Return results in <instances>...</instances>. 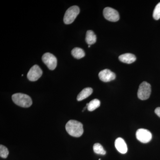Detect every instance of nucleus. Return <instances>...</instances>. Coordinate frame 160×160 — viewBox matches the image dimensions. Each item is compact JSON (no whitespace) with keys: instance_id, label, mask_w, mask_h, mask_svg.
<instances>
[{"instance_id":"1","label":"nucleus","mask_w":160,"mask_h":160,"mask_svg":"<svg viewBox=\"0 0 160 160\" xmlns=\"http://www.w3.org/2000/svg\"><path fill=\"white\" fill-rule=\"evenodd\" d=\"M66 129L69 134L73 137H80L84 132L82 123L74 120H70L66 123Z\"/></svg>"},{"instance_id":"2","label":"nucleus","mask_w":160,"mask_h":160,"mask_svg":"<svg viewBox=\"0 0 160 160\" xmlns=\"http://www.w3.org/2000/svg\"><path fill=\"white\" fill-rule=\"evenodd\" d=\"M12 100L15 104L24 108H28L32 105V100L28 95L22 93L12 95Z\"/></svg>"},{"instance_id":"3","label":"nucleus","mask_w":160,"mask_h":160,"mask_svg":"<svg viewBox=\"0 0 160 160\" xmlns=\"http://www.w3.org/2000/svg\"><path fill=\"white\" fill-rule=\"evenodd\" d=\"M79 12L80 9L78 6H74L70 7L67 9L64 15V23L69 25L73 22Z\"/></svg>"},{"instance_id":"4","label":"nucleus","mask_w":160,"mask_h":160,"mask_svg":"<svg viewBox=\"0 0 160 160\" xmlns=\"http://www.w3.org/2000/svg\"><path fill=\"white\" fill-rule=\"evenodd\" d=\"M151 93V86L147 82H144L140 84L138 92V98L142 100L148 99Z\"/></svg>"},{"instance_id":"5","label":"nucleus","mask_w":160,"mask_h":160,"mask_svg":"<svg viewBox=\"0 0 160 160\" xmlns=\"http://www.w3.org/2000/svg\"><path fill=\"white\" fill-rule=\"evenodd\" d=\"M43 62L50 70H54L57 66V59L53 54L46 52L42 57Z\"/></svg>"},{"instance_id":"6","label":"nucleus","mask_w":160,"mask_h":160,"mask_svg":"<svg viewBox=\"0 0 160 160\" xmlns=\"http://www.w3.org/2000/svg\"><path fill=\"white\" fill-rule=\"evenodd\" d=\"M137 139L143 143L149 142L152 138V135L150 131L147 129H138L136 133Z\"/></svg>"},{"instance_id":"7","label":"nucleus","mask_w":160,"mask_h":160,"mask_svg":"<svg viewBox=\"0 0 160 160\" xmlns=\"http://www.w3.org/2000/svg\"><path fill=\"white\" fill-rule=\"evenodd\" d=\"M103 15L106 20L110 22H117L120 18L118 12L115 9L110 7H106L104 9Z\"/></svg>"},{"instance_id":"8","label":"nucleus","mask_w":160,"mask_h":160,"mask_svg":"<svg viewBox=\"0 0 160 160\" xmlns=\"http://www.w3.org/2000/svg\"><path fill=\"white\" fill-rule=\"evenodd\" d=\"M42 71L38 65H34L29 69L27 74V78L29 81L35 82L37 81L42 76Z\"/></svg>"},{"instance_id":"9","label":"nucleus","mask_w":160,"mask_h":160,"mask_svg":"<svg viewBox=\"0 0 160 160\" xmlns=\"http://www.w3.org/2000/svg\"><path fill=\"white\" fill-rule=\"evenodd\" d=\"M98 76L101 81L106 82L112 81L116 78V75L114 72L108 69H104L100 72Z\"/></svg>"},{"instance_id":"10","label":"nucleus","mask_w":160,"mask_h":160,"mask_svg":"<svg viewBox=\"0 0 160 160\" xmlns=\"http://www.w3.org/2000/svg\"><path fill=\"white\" fill-rule=\"evenodd\" d=\"M115 146L118 151L122 154H125L128 150L126 142L121 138H118L115 142Z\"/></svg>"},{"instance_id":"11","label":"nucleus","mask_w":160,"mask_h":160,"mask_svg":"<svg viewBox=\"0 0 160 160\" xmlns=\"http://www.w3.org/2000/svg\"><path fill=\"white\" fill-rule=\"evenodd\" d=\"M119 59L122 62L131 64L135 62L136 60V57L134 54L127 53L120 55L119 57Z\"/></svg>"},{"instance_id":"12","label":"nucleus","mask_w":160,"mask_h":160,"mask_svg":"<svg viewBox=\"0 0 160 160\" xmlns=\"http://www.w3.org/2000/svg\"><path fill=\"white\" fill-rule=\"evenodd\" d=\"M92 89L90 87H87V88H85L83 89L79 94L78 95L77 97V100L78 101H82V100L85 99L89 96L91 95L92 93Z\"/></svg>"},{"instance_id":"13","label":"nucleus","mask_w":160,"mask_h":160,"mask_svg":"<svg viewBox=\"0 0 160 160\" xmlns=\"http://www.w3.org/2000/svg\"><path fill=\"white\" fill-rule=\"evenodd\" d=\"M86 43L90 46L96 42V36L92 30H88L86 32Z\"/></svg>"},{"instance_id":"14","label":"nucleus","mask_w":160,"mask_h":160,"mask_svg":"<svg viewBox=\"0 0 160 160\" xmlns=\"http://www.w3.org/2000/svg\"><path fill=\"white\" fill-rule=\"evenodd\" d=\"M72 55L75 58L79 59L82 58L84 57L85 56V52L82 49L80 48H75L72 50Z\"/></svg>"},{"instance_id":"15","label":"nucleus","mask_w":160,"mask_h":160,"mask_svg":"<svg viewBox=\"0 0 160 160\" xmlns=\"http://www.w3.org/2000/svg\"><path fill=\"white\" fill-rule=\"evenodd\" d=\"M100 104L101 103L99 100L97 99H95L90 101L89 103H88V106H87V109L89 111H94L99 107Z\"/></svg>"},{"instance_id":"16","label":"nucleus","mask_w":160,"mask_h":160,"mask_svg":"<svg viewBox=\"0 0 160 160\" xmlns=\"http://www.w3.org/2000/svg\"><path fill=\"white\" fill-rule=\"evenodd\" d=\"M93 151L95 153L98 154L105 155L106 154V151L104 149L102 146L99 143H96L93 146Z\"/></svg>"},{"instance_id":"17","label":"nucleus","mask_w":160,"mask_h":160,"mask_svg":"<svg viewBox=\"0 0 160 160\" xmlns=\"http://www.w3.org/2000/svg\"><path fill=\"white\" fill-rule=\"evenodd\" d=\"M9 154V150L6 146L1 145L0 146V156L3 158H6Z\"/></svg>"},{"instance_id":"18","label":"nucleus","mask_w":160,"mask_h":160,"mask_svg":"<svg viewBox=\"0 0 160 160\" xmlns=\"http://www.w3.org/2000/svg\"><path fill=\"white\" fill-rule=\"evenodd\" d=\"M153 18L155 20H158L160 19V2L158 3L153 11L152 14Z\"/></svg>"},{"instance_id":"19","label":"nucleus","mask_w":160,"mask_h":160,"mask_svg":"<svg viewBox=\"0 0 160 160\" xmlns=\"http://www.w3.org/2000/svg\"><path fill=\"white\" fill-rule=\"evenodd\" d=\"M155 112L157 115L160 118V107H158L155 110Z\"/></svg>"},{"instance_id":"20","label":"nucleus","mask_w":160,"mask_h":160,"mask_svg":"<svg viewBox=\"0 0 160 160\" xmlns=\"http://www.w3.org/2000/svg\"><path fill=\"white\" fill-rule=\"evenodd\" d=\"M88 47H89H89H90V45H89V46H88Z\"/></svg>"},{"instance_id":"21","label":"nucleus","mask_w":160,"mask_h":160,"mask_svg":"<svg viewBox=\"0 0 160 160\" xmlns=\"http://www.w3.org/2000/svg\"><path fill=\"white\" fill-rule=\"evenodd\" d=\"M99 160H101V159H99Z\"/></svg>"}]
</instances>
